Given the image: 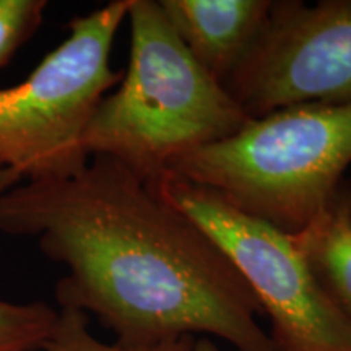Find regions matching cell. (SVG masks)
Returning <instances> with one entry per match:
<instances>
[{
	"instance_id": "obj_7",
	"label": "cell",
	"mask_w": 351,
	"mask_h": 351,
	"mask_svg": "<svg viewBox=\"0 0 351 351\" xmlns=\"http://www.w3.org/2000/svg\"><path fill=\"white\" fill-rule=\"evenodd\" d=\"M271 0H160L171 28L221 85L243 64L265 28Z\"/></svg>"
},
{
	"instance_id": "obj_10",
	"label": "cell",
	"mask_w": 351,
	"mask_h": 351,
	"mask_svg": "<svg viewBox=\"0 0 351 351\" xmlns=\"http://www.w3.org/2000/svg\"><path fill=\"white\" fill-rule=\"evenodd\" d=\"M59 309L43 301L8 302L0 300V351H32L54 330Z\"/></svg>"
},
{
	"instance_id": "obj_6",
	"label": "cell",
	"mask_w": 351,
	"mask_h": 351,
	"mask_svg": "<svg viewBox=\"0 0 351 351\" xmlns=\"http://www.w3.org/2000/svg\"><path fill=\"white\" fill-rule=\"evenodd\" d=\"M223 86L254 119L296 104H351V0L271 3L256 46Z\"/></svg>"
},
{
	"instance_id": "obj_8",
	"label": "cell",
	"mask_w": 351,
	"mask_h": 351,
	"mask_svg": "<svg viewBox=\"0 0 351 351\" xmlns=\"http://www.w3.org/2000/svg\"><path fill=\"white\" fill-rule=\"evenodd\" d=\"M315 282L351 317V181H343L326 207L291 234Z\"/></svg>"
},
{
	"instance_id": "obj_1",
	"label": "cell",
	"mask_w": 351,
	"mask_h": 351,
	"mask_svg": "<svg viewBox=\"0 0 351 351\" xmlns=\"http://www.w3.org/2000/svg\"><path fill=\"white\" fill-rule=\"evenodd\" d=\"M0 232L28 236L69 274L59 306L91 314L124 346L213 335L274 351L251 287L194 219L108 156L0 192Z\"/></svg>"
},
{
	"instance_id": "obj_3",
	"label": "cell",
	"mask_w": 351,
	"mask_h": 351,
	"mask_svg": "<svg viewBox=\"0 0 351 351\" xmlns=\"http://www.w3.org/2000/svg\"><path fill=\"white\" fill-rule=\"evenodd\" d=\"M351 165V104H296L176 160L168 173L241 212L298 232L326 207Z\"/></svg>"
},
{
	"instance_id": "obj_12",
	"label": "cell",
	"mask_w": 351,
	"mask_h": 351,
	"mask_svg": "<svg viewBox=\"0 0 351 351\" xmlns=\"http://www.w3.org/2000/svg\"><path fill=\"white\" fill-rule=\"evenodd\" d=\"M192 351H219V350L218 346L208 339V337H200V339L195 340L194 350Z\"/></svg>"
},
{
	"instance_id": "obj_2",
	"label": "cell",
	"mask_w": 351,
	"mask_h": 351,
	"mask_svg": "<svg viewBox=\"0 0 351 351\" xmlns=\"http://www.w3.org/2000/svg\"><path fill=\"white\" fill-rule=\"evenodd\" d=\"M127 20L129 65L96 108L83 147L153 182L176 160L230 138L254 117L192 57L160 2L130 0Z\"/></svg>"
},
{
	"instance_id": "obj_9",
	"label": "cell",
	"mask_w": 351,
	"mask_h": 351,
	"mask_svg": "<svg viewBox=\"0 0 351 351\" xmlns=\"http://www.w3.org/2000/svg\"><path fill=\"white\" fill-rule=\"evenodd\" d=\"M195 337L166 340L152 346H124L104 343L88 328V315L75 307H59V319L49 339L32 351H192Z\"/></svg>"
},
{
	"instance_id": "obj_11",
	"label": "cell",
	"mask_w": 351,
	"mask_h": 351,
	"mask_svg": "<svg viewBox=\"0 0 351 351\" xmlns=\"http://www.w3.org/2000/svg\"><path fill=\"white\" fill-rule=\"evenodd\" d=\"M46 8V0H0V67L38 32Z\"/></svg>"
},
{
	"instance_id": "obj_5",
	"label": "cell",
	"mask_w": 351,
	"mask_h": 351,
	"mask_svg": "<svg viewBox=\"0 0 351 351\" xmlns=\"http://www.w3.org/2000/svg\"><path fill=\"white\" fill-rule=\"evenodd\" d=\"M150 184L194 219L243 275L269 317L274 351H351V317L315 282L291 234L176 174Z\"/></svg>"
},
{
	"instance_id": "obj_4",
	"label": "cell",
	"mask_w": 351,
	"mask_h": 351,
	"mask_svg": "<svg viewBox=\"0 0 351 351\" xmlns=\"http://www.w3.org/2000/svg\"><path fill=\"white\" fill-rule=\"evenodd\" d=\"M130 0H112L69 23V34L19 85L0 88V192L73 174L88 163L86 127L122 73L111 67Z\"/></svg>"
}]
</instances>
